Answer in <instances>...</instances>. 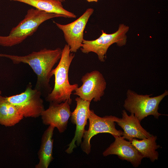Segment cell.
<instances>
[{"mask_svg":"<svg viewBox=\"0 0 168 168\" xmlns=\"http://www.w3.org/2000/svg\"><path fill=\"white\" fill-rule=\"evenodd\" d=\"M62 52L60 48L53 49L44 48L25 56L0 53V57L9 58L14 64L22 63L28 64L37 76L35 88L42 94L44 91L50 90L49 82L53 76L51 71L60 60Z\"/></svg>","mask_w":168,"mask_h":168,"instance_id":"obj_1","label":"cell"},{"mask_svg":"<svg viewBox=\"0 0 168 168\" xmlns=\"http://www.w3.org/2000/svg\"><path fill=\"white\" fill-rule=\"evenodd\" d=\"M75 55L71 52L69 46L65 44L62 49L58 64L51 71L52 75L55 77L54 85L46 98L47 101L60 103L68 100L72 103L71 95L78 87L77 84H71L68 79L69 68Z\"/></svg>","mask_w":168,"mask_h":168,"instance_id":"obj_2","label":"cell"},{"mask_svg":"<svg viewBox=\"0 0 168 168\" xmlns=\"http://www.w3.org/2000/svg\"><path fill=\"white\" fill-rule=\"evenodd\" d=\"M58 17H65L63 15L47 12L36 8L30 9L24 18L12 28L8 35H0V46L11 47L18 44L33 35L43 22Z\"/></svg>","mask_w":168,"mask_h":168,"instance_id":"obj_3","label":"cell"},{"mask_svg":"<svg viewBox=\"0 0 168 168\" xmlns=\"http://www.w3.org/2000/svg\"><path fill=\"white\" fill-rule=\"evenodd\" d=\"M168 95L166 90L160 95L150 97L152 95H139L134 91L128 89L126 93V98L124 104L125 110L134 115L141 121L150 115L158 119L162 114L158 112L159 105L163 99Z\"/></svg>","mask_w":168,"mask_h":168,"instance_id":"obj_4","label":"cell"},{"mask_svg":"<svg viewBox=\"0 0 168 168\" xmlns=\"http://www.w3.org/2000/svg\"><path fill=\"white\" fill-rule=\"evenodd\" d=\"M129 29L128 26L122 24L119 25L117 31L112 34H107L102 30L101 35L97 39L92 40L84 39L80 49L84 54H87L91 52L96 53L99 60L104 62L107 51L112 44L116 43L118 46H122L126 44V34Z\"/></svg>","mask_w":168,"mask_h":168,"instance_id":"obj_5","label":"cell"},{"mask_svg":"<svg viewBox=\"0 0 168 168\" xmlns=\"http://www.w3.org/2000/svg\"><path fill=\"white\" fill-rule=\"evenodd\" d=\"M41 92L33 89L31 83L23 92L16 95L6 96L7 100L14 105L24 117L37 118L41 116L45 110Z\"/></svg>","mask_w":168,"mask_h":168,"instance_id":"obj_6","label":"cell"},{"mask_svg":"<svg viewBox=\"0 0 168 168\" xmlns=\"http://www.w3.org/2000/svg\"><path fill=\"white\" fill-rule=\"evenodd\" d=\"M118 117L112 116L100 117L93 110H90L88 119L89 121L88 129L85 130L83 141L81 144L82 150L87 155L91 151L90 140L95 135L99 133H108L115 136H122L123 131L115 128V122Z\"/></svg>","mask_w":168,"mask_h":168,"instance_id":"obj_7","label":"cell"},{"mask_svg":"<svg viewBox=\"0 0 168 168\" xmlns=\"http://www.w3.org/2000/svg\"><path fill=\"white\" fill-rule=\"evenodd\" d=\"M82 85L75 90L73 94L82 99L91 102L99 101L105 94L106 82L102 74L94 70L87 72L81 79Z\"/></svg>","mask_w":168,"mask_h":168,"instance_id":"obj_8","label":"cell"},{"mask_svg":"<svg viewBox=\"0 0 168 168\" xmlns=\"http://www.w3.org/2000/svg\"><path fill=\"white\" fill-rule=\"evenodd\" d=\"M94 10L88 8L79 17L66 25L54 21L57 26L62 31L64 37L71 53H76L80 48L83 38L84 31L88 21Z\"/></svg>","mask_w":168,"mask_h":168,"instance_id":"obj_9","label":"cell"},{"mask_svg":"<svg viewBox=\"0 0 168 168\" xmlns=\"http://www.w3.org/2000/svg\"><path fill=\"white\" fill-rule=\"evenodd\" d=\"M77 103L76 107L72 112L70 120L72 123L76 125L75 135L72 141L68 145V147L65 151L68 154H71L74 148L77 147L75 144L79 146L82 142L85 127L87 124V120L90 111L91 102L84 100L80 97L75 99Z\"/></svg>","mask_w":168,"mask_h":168,"instance_id":"obj_10","label":"cell"},{"mask_svg":"<svg viewBox=\"0 0 168 168\" xmlns=\"http://www.w3.org/2000/svg\"><path fill=\"white\" fill-rule=\"evenodd\" d=\"M71 103L68 100L60 103L50 102L49 108L45 109L41 115L43 123L53 125L60 133L64 132L71 115L70 106Z\"/></svg>","mask_w":168,"mask_h":168,"instance_id":"obj_11","label":"cell"},{"mask_svg":"<svg viewBox=\"0 0 168 168\" xmlns=\"http://www.w3.org/2000/svg\"><path fill=\"white\" fill-rule=\"evenodd\" d=\"M114 137V141L103 152V156L116 155L120 159L130 162L134 167H138L143 158L142 155L130 141H126L122 136Z\"/></svg>","mask_w":168,"mask_h":168,"instance_id":"obj_12","label":"cell"},{"mask_svg":"<svg viewBox=\"0 0 168 168\" xmlns=\"http://www.w3.org/2000/svg\"><path fill=\"white\" fill-rule=\"evenodd\" d=\"M122 114V118H118L116 122L123 130L122 137L124 138L130 142L134 138L142 139L151 135L142 127L141 122L133 114L129 115L123 110Z\"/></svg>","mask_w":168,"mask_h":168,"instance_id":"obj_13","label":"cell"},{"mask_svg":"<svg viewBox=\"0 0 168 168\" xmlns=\"http://www.w3.org/2000/svg\"><path fill=\"white\" fill-rule=\"evenodd\" d=\"M54 128L53 125H49L42 135L40 148L38 152L39 162L35 166V168H47L54 159L53 136Z\"/></svg>","mask_w":168,"mask_h":168,"instance_id":"obj_14","label":"cell"},{"mask_svg":"<svg viewBox=\"0 0 168 168\" xmlns=\"http://www.w3.org/2000/svg\"><path fill=\"white\" fill-rule=\"evenodd\" d=\"M23 3L45 12L60 14L65 18H76L74 13L65 9L62 2L55 0H10Z\"/></svg>","mask_w":168,"mask_h":168,"instance_id":"obj_15","label":"cell"},{"mask_svg":"<svg viewBox=\"0 0 168 168\" xmlns=\"http://www.w3.org/2000/svg\"><path fill=\"white\" fill-rule=\"evenodd\" d=\"M24 117L16 107L7 100L6 96L0 95V124L5 127L14 126Z\"/></svg>","mask_w":168,"mask_h":168,"instance_id":"obj_16","label":"cell"},{"mask_svg":"<svg viewBox=\"0 0 168 168\" xmlns=\"http://www.w3.org/2000/svg\"><path fill=\"white\" fill-rule=\"evenodd\" d=\"M157 137L152 134L140 140L133 138L130 141L143 158H149L152 162L157 160L159 153L156 150L160 147L156 142Z\"/></svg>","mask_w":168,"mask_h":168,"instance_id":"obj_17","label":"cell"},{"mask_svg":"<svg viewBox=\"0 0 168 168\" xmlns=\"http://www.w3.org/2000/svg\"><path fill=\"white\" fill-rule=\"evenodd\" d=\"M88 2H97L98 0H86Z\"/></svg>","mask_w":168,"mask_h":168,"instance_id":"obj_18","label":"cell"},{"mask_svg":"<svg viewBox=\"0 0 168 168\" xmlns=\"http://www.w3.org/2000/svg\"><path fill=\"white\" fill-rule=\"evenodd\" d=\"M58 1H59L61 2H63L66 1V0H55Z\"/></svg>","mask_w":168,"mask_h":168,"instance_id":"obj_19","label":"cell"},{"mask_svg":"<svg viewBox=\"0 0 168 168\" xmlns=\"http://www.w3.org/2000/svg\"><path fill=\"white\" fill-rule=\"evenodd\" d=\"M1 94H2V91H1L0 90V95H1Z\"/></svg>","mask_w":168,"mask_h":168,"instance_id":"obj_20","label":"cell"}]
</instances>
